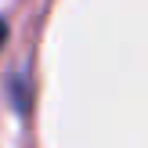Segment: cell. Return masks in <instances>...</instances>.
Instances as JSON below:
<instances>
[{
  "instance_id": "6da1fadb",
  "label": "cell",
  "mask_w": 148,
  "mask_h": 148,
  "mask_svg": "<svg viewBox=\"0 0 148 148\" xmlns=\"http://www.w3.org/2000/svg\"><path fill=\"white\" fill-rule=\"evenodd\" d=\"M4 40H7V22L0 18V47H4Z\"/></svg>"
}]
</instances>
